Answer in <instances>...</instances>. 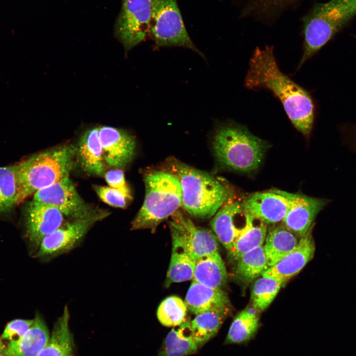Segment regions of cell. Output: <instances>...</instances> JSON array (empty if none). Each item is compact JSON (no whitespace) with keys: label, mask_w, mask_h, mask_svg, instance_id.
<instances>
[{"label":"cell","mask_w":356,"mask_h":356,"mask_svg":"<svg viewBox=\"0 0 356 356\" xmlns=\"http://www.w3.org/2000/svg\"><path fill=\"white\" fill-rule=\"evenodd\" d=\"M328 202L325 198L292 193L290 207L282 224L301 238L313 225L316 217Z\"/></svg>","instance_id":"obj_17"},{"label":"cell","mask_w":356,"mask_h":356,"mask_svg":"<svg viewBox=\"0 0 356 356\" xmlns=\"http://www.w3.org/2000/svg\"><path fill=\"white\" fill-rule=\"evenodd\" d=\"M150 31L158 46H183L204 57L187 33L177 0H152Z\"/></svg>","instance_id":"obj_7"},{"label":"cell","mask_w":356,"mask_h":356,"mask_svg":"<svg viewBox=\"0 0 356 356\" xmlns=\"http://www.w3.org/2000/svg\"><path fill=\"white\" fill-rule=\"evenodd\" d=\"M251 89H265L282 103L294 127L304 135L310 134L314 106L309 93L280 70L272 46L257 47L250 58L245 79Z\"/></svg>","instance_id":"obj_1"},{"label":"cell","mask_w":356,"mask_h":356,"mask_svg":"<svg viewBox=\"0 0 356 356\" xmlns=\"http://www.w3.org/2000/svg\"><path fill=\"white\" fill-rule=\"evenodd\" d=\"M173 249L182 251L195 261L218 251V239L213 232L195 225L180 211H177L169 222Z\"/></svg>","instance_id":"obj_9"},{"label":"cell","mask_w":356,"mask_h":356,"mask_svg":"<svg viewBox=\"0 0 356 356\" xmlns=\"http://www.w3.org/2000/svg\"><path fill=\"white\" fill-rule=\"evenodd\" d=\"M94 189L102 201L113 207L124 208L131 200L119 191L109 186L94 185Z\"/></svg>","instance_id":"obj_33"},{"label":"cell","mask_w":356,"mask_h":356,"mask_svg":"<svg viewBox=\"0 0 356 356\" xmlns=\"http://www.w3.org/2000/svg\"><path fill=\"white\" fill-rule=\"evenodd\" d=\"M18 186L15 165L0 167V213L17 205Z\"/></svg>","instance_id":"obj_29"},{"label":"cell","mask_w":356,"mask_h":356,"mask_svg":"<svg viewBox=\"0 0 356 356\" xmlns=\"http://www.w3.org/2000/svg\"><path fill=\"white\" fill-rule=\"evenodd\" d=\"M187 307L185 302L177 296H170L160 304L157 312L159 322L167 327L181 324L185 319Z\"/></svg>","instance_id":"obj_32"},{"label":"cell","mask_w":356,"mask_h":356,"mask_svg":"<svg viewBox=\"0 0 356 356\" xmlns=\"http://www.w3.org/2000/svg\"><path fill=\"white\" fill-rule=\"evenodd\" d=\"M356 15V0H330L316 4L304 20L303 53L299 69Z\"/></svg>","instance_id":"obj_6"},{"label":"cell","mask_w":356,"mask_h":356,"mask_svg":"<svg viewBox=\"0 0 356 356\" xmlns=\"http://www.w3.org/2000/svg\"><path fill=\"white\" fill-rule=\"evenodd\" d=\"M103 159L114 169H122L133 159L136 149L134 137L127 132L111 126L98 127Z\"/></svg>","instance_id":"obj_15"},{"label":"cell","mask_w":356,"mask_h":356,"mask_svg":"<svg viewBox=\"0 0 356 356\" xmlns=\"http://www.w3.org/2000/svg\"><path fill=\"white\" fill-rule=\"evenodd\" d=\"M70 312L64 307L54 324L48 341L36 356H74V341L69 328Z\"/></svg>","instance_id":"obj_21"},{"label":"cell","mask_w":356,"mask_h":356,"mask_svg":"<svg viewBox=\"0 0 356 356\" xmlns=\"http://www.w3.org/2000/svg\"><path fill=\"white\" fill-rule=\"evenodd\" d=\"M33 200L56 208L72 220L86 217L95 210L80 196L69 177L39 190L34 194Z\"/></svg>","instance_id":"obj_11"},{"label":"cell","mask_w":356,"mask_h":356,"mask_svg":"<svg viewBox=\"0 0 356 356\" xmlns=\"http://www.w3.org/2000/svg\"><path fill=\"white\" fill-rule=\"evenodd\" d=\"M284 284L278 280L262 276L258 279L254 284L251 293L253 307L259 312L265 311Z\"/></svg>","instance_id":"obj_31"},{"label":"cell","mask_w":356,"mask_h":356,"mask_svg":"<svg viewBox=\"0 0 356 356\" xmlns=\"http://www.w3.org/2000/svg\"><path fill=\"white\" fill-rule=\"evenodd\" d=\"M64 219L62 213L49 205L33 200L28 204L26 211V233L36 251L43 238L62 225Z\"/></svg>","instance_id":"obj_14"},{"label":"cell","mask_w":356,"mask_h":356,"mask_svg":"<svg viewBox=\"0 0 356 356\" xmlns=\"http://www.w3.org/2000/svg\"><path fill=\"white\" fill-rule=\"evenodd\" d=\"M109 214L107 211L95 209L86 217L63 223L43 238L35 252V257L47 261L70 252L79 245L95 223Z\"/></svg>","instance_id":"obj_8"},{"label":"cell","mask_w":356,"mask_h":356,"mask_svg":"<svg viewBox=\"0 0 356 356\" xmlns=\"http://www.w3.org/2000/svg\"><path fill=\"white\" fill-rule=\"evenodd\" d=\"M237 260L235 273L245 282H250L262 276L268 268L263 245L244 253Z\"/></svg>","instance_id":"obj_28"},{"label":"cell","mask_w":356,"mask_h":356,"mask_svg":"<svg viewBox=\"0 0 356 356\" xmlns=\"http://www.w3.org/2000/svg\"><path fill=\"white\" fill-rule=\"evenodd\" d=\"M152 0H122L115 33L126 50L139 44L150 31Z\"/></svg>","instance_id":"obj_10"},{"label":"cell","mask_w":356,"mask_h":356,"mask_svg":"<svg viewBox=\"0 0 356 356\" xmlns=\"http://www.w3.org/2000/svg\"><path fill=\"white\" fill-rule=\"evenodd\" d=\"M213 147L221 165L233 171L250 173L260 166L269 144L245 127L230 123L218 128Z\"/></svg>","instance_id":"obj_4"},{"label":"cell","mask_w":356,"mask_h":356,"mask_svg":"<svg viewBox=\"0 0 356 356\" xmlns=\"http://www.w3.org/2000/svg\"><path fill=\"white\" fill-rule=\"evenodd\" d=\"M254 307L246 308L234 318L225 343L245 344L252 339L259 328V316Z\"/></svg>","instance_id":"obj_25"},{"label":"cell","mask_w":356,"mask_h":356,"mask_svg":"<svg viewBox=\"0 0 356 356\" xmlns=\"http://www.w3.org/2000/svg\"><path fill=\"white\" fill-rule=\"evenodd\" d=\"M75 154L73 146L64 145L33 154L14 165L18 186L17 205L39 190L69 177Z\"/></svg>","instance_id":"obj_3"},{"label":"cell","mask_w":356,"mask_h":356,"mask_svg":"<svg viewBox=\"0 0 356 356\" xmlns=\"http://www.w3.org/2000/svg\"><path fill=\"white\" fill-rule=\"evenodd\" d=\"M229 312L228 307L202 312L196 314L191 322L194 339L202 345L218 332Z\"/></svg>","instance_id":"obj_26"},{"label":"cell","mask_w":356,"mask_h":356,"mask_svg":"<svg viewBox=\"0 0 356 356\" xmlns=\"http://www.w3.org/2000/svg\"><path fill=\"white\" fill-rule=\"evenodd\" d=\"M34 319H16L8 322L1 336V338L10 341L21 338L32 325Z\"/></svg>","instance_id":"obj_34"},{"label":"cell","mask_w":356,"mask_h":356,"mask_svg":"<svg viewBox=\"0 0 356 356\" xmlns=\"http://www.w3.org/2000/svg\"><path fill=\"white\" fill-rule=\"evenodd\" d=\"M292 194L279 190L258 192L243 201L246 212L267 224L282 222L290 207Z\"/></svg>","instance_id":"obj_13"},{"label":"cell","mask_w":356,"mask_h":356,"mask_svg":"<svg viewBox=\"0 0 356 356\" xmlns=\"http://www.w3.org/2000/svg\"><path fill=\"white\" fill-rule=\"evenodd\" d=\"M195 261L182 251L173 249L165 285L192 279Z\"/></svg>","instance_id":"obj_30"},{"label":"cell","mask_w":356,"mask_h":356,"mask_svg":"<svg viewBox=\"0 0 356 356\" xmlns=\"http://www.w3.org/2000/svg\"><path fill=\"white\" fill-rule=\"evenodd\" d=\"M0 356H4V355L2 353H0Z\"/></svg>","instance_id":"obj_37"},{"label":"cell","mask_w":356,"mask_h":356,"mask_svg":"<svg viewBox=\"0 0 356 356\" xmlns=\"http://www.w3.org/2000/svg\"><path fill=\"white\" fill-rule=\"evenodd\" d=\"M267 232L266 223L251 216L248 225L235 239L229 253L237 260L244 253L263 245Z\"/></svg>","instance_id":"obj_27"},{"label":"cell","mask_w":356,"mask_h":356,"mask_svg":"<svg viewBox=\"0 0 356 356\" xmlns=\"http://www.w3.org/2000/svg\"><path fill=\"white\" fill-rule=\"evenodd\" d=\"M5 348H6V346L4 345V344L2 342V339L0 337V353H2Z\"/></svg>","instance_id":"obj_36"},{"label":"cell","mask_w":356,"mask_h":356,"mask_svg":"<svg viewBox=\"0 0 356 356\" xmlns=\"http://www.w3.org/2000/svg\"><path fill=\"white\" fill-rule=\"evenodd\" d=\"M198 346L192 334L191 322L184 321L167 335L158 356H187L196 352Z\"/></svg>","instance_id":"obj_24"},{"label":"cell","mask_w":356,"mask_h":356,"mask_svg":"<svg viewBox=\"0 0 356 356\" xmlns=\"http://www.w3.org/2000/svg\"><path fill=\"white\" fill-rule=\"evenodd\" d=\"M108 186L115 189L130 199H132L130 189L125 180L123 171L120 169L109 171L104 174Z\"/></svg>","instance_id":"obj_35"},{"label":"cell","mask_w":356,"mask_h":356,"mask_svg":"<svg viewBox=\"0 0 356 356\" xmlns=\"http://www.w3.org/2000/svg\"><path fill=\"white\" fill-rule=\"evenodd\" d=\"M184 302L187 309L195 314L227 307L229 305L228 297L222 289L212 288L193 281Z\"/></svg>","instance_id":"obj_19"},{"label":"cell","mask_w":356,"mask_h":356,"mask_svg":"<svg viewBox=\"0 0 356 356\" xmlns=\"http://www.w3.org/2000/svg\"><path fill=\"white\" fill-rule=\"evenodd\" d=\"M298 237L282 224L273 227L267 232L264 248L268 267L295 248L300 240Z\"/></svg>","instance_id":"obj_23"},{"label":"cell","mask_w":356,"mask_h":356,"mask_svg":"<svg viewBox=\"0 0 356 356\" xmlns=\"http://www.w3.org/2000/svg\"><path fill=\"white\" fill-rule=\"evenodd\" d=\"M144 202L131 223V229L154 230L164 220L172 216L181 206L180 182L165 171H153L144 177Z\"/></svg>","instance_id":"obj_5"},{"label":"cell","mask_w":356,"mask_h":356,"mask_svg":"<svg viewBox=\"0 0 356 356\" xmlns=\"http://www.w3.org/2000/svg\"><path fill=\"white\" fill-rule=\"evenodd\" d=\"M313 225L300 238L294 249L273 266L269 267L262 276L285 283L298 274L314 255L315 245L312 235Z\"/></svg>","instance_id":"obj_16"},{"label":"cell","mask_w":356,"mask_h":356,"mask_svg":"<svg viewBox=\"0 0 356 356\" xmlns=\"http://www.w3.org/2000/svg\"><path fill=\"white\" fill-rule=\"evenodd\" d=\"M167 171L179 180L181 207L191 216L200 219L213 217L229 196L226 187L209 174L175 158L166 163Z\"/></svg>","instance_id":"obj_2"},{"label":"cell","mask_w":356,"mask_h":356,"mask_svg":"<svg viewBox=\"0 0 356 356\" xmlns=\"http://www.w3.org/2000/svg\"><path fill=\"white\" fill-rule=\"evenodd\" d=\"M227 278L226 268L219 252L206 255L196 260L193 281L222 289L225 285Z\"/></svg>","instance_id":"obj_22"},{"label":"cell","mask_w":356,"mask_h":356,"mask_svg":"<svg viewBox=\"0 0 356 356\" xmlns=\"http://www.w3.org/2000/svg\"><path fill=\"white\" fill-rule=\"evenodd\" d=\"M26 333L19 339L10 341L2 354L4 356H36L50 338L48 327L43 318L36 313Z\"/></svg>","instance_id":"obj_18"},{"label":"cell","mask_w":356,"mask_h":356,"mask_svg":"<svg viewBox=\"0 0 356 356\" xmlns=\"http://www.w3.org/2000/svg\"><path fill=\"white\" fill-rule=\"evenodd\" d=\"M77 154L80 163L87 173L101 176L105 173L103 155L98 127L87 130L81 136Z\"/></svg>","instance_id":"obj_20"},{"label":"cell","mask_w":356,"mask_h":356,"mask_svg":"<svg viewBox=\"0 0 356 356\" xmlns=\"http://www.w3.org/2000/svg\"><path fill=\"white\" fill-rule=\"evenodd\" d=\"M250 219L244 208L243 201L229 196L213 216L211 226L217 239L229 252L236 238L247 227L243 228L237 224L245 226Z\"/></svg>","instance_id":"obj_12"}]
</instances>
